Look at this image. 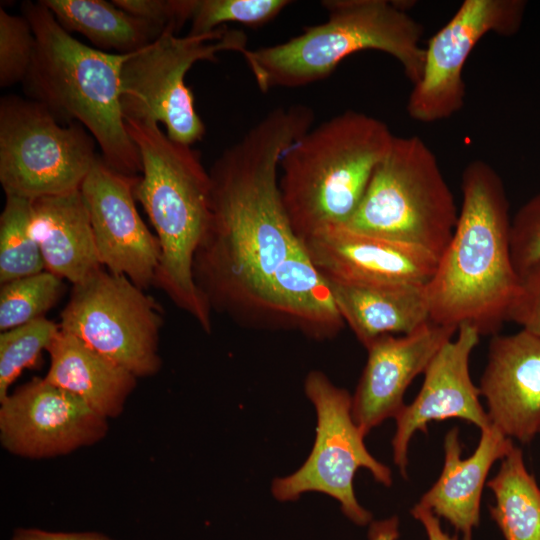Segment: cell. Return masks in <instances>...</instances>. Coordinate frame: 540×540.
I'll return each instance as SVG.
<instances>
[{
    "instance_id": "cell-29",
    "label": "cell",
    "mask_w": 540,
    "mask_h": 540,
    "mask_svg": "<svg viewBox=\"0 0 540 540\" xmlns=\"http://www.w3.org/2000/svg\"><path fill=\"white\" fill-rule=\"evenodd\" d=\"M289 0H193L190 34H206L226 23L262 26L283 11Z\"/></svg>"
},
{
    "instance_id": "cell-28",
    "label": "cell",
    "mask_w": 540,
    "mask_h": 540,
    "mask_svg": "<svg viewBox=\"0 0 540 540\" xmlns=\"http://www.w3.org/2000/svg\"><path fill=\"white\" fill-rule=\"evenodd\" d=\"M59 324L45 317L2 331L0 334V401L21 373L37 364L41 353L48 350Z\"/></svg>"
},
{
    "instance_id": "cell-32",
    "label": "cell",
    "mask_w": 540,
    "mask_h": 540,
    "mask_svg": "<svg viewBox=\"0 0 540 540\" xmlns=\"http://www.w3.org/2000/svg\"><path fill=\"white\" fill-rule=\"evenodd\" d=\"M127 13L164 32L177 33L190 21L193 0H112Z\"/></svg>"
},
{
    "instance_id": "cell-27",
    "label": "cell",
    "mask_w": 540,
    "mask_h": 540,
    "mask_svg": "<svg viewBox=\"0 0 540 540\" xmlns=\"http://www.w3.org/2000/svg\"><path fill=\"white\" fill-rule=\"evenodd\" d=\"M63 291V279L47 270L1 284V332L43 318Z\"/></svg>"
},
{
    "instance_id": "cell-15",
    "label": "cell",
    "mask_w": 540,
    "mask_h": 540,
    "mask_svg": "<svg viewBox=\"0 0 540 540\" xmlns=\"http://www.w3.org/2000/svg\"><path fill=\"white\" fill-rule=\"evenodd\" d=\"M456 334L455 340L446 342L428 365L416 398L395 417L393 459L404 477L410 440L417 431L426 433L430 422L459 418L481 430L491 425L469 372L470 355L481 335L470 324H462Z\"/></svg>"
},
{
    "instance_id": "cell-10",
    "label": "cell",
    "mask_w": 540,
    "mask_h": 540,
    "mask_svg": "<svg viewBox=\"0 0 540 540\" xmlns=\"http://www.w3.org/2000/svg\"><path fill=\"white\" fill-rule=\"evenodd\" d=\"M60 319L61 330L137 378L154 376L162 366V310L126 276L103 267L74 284Z\"/></svg>"
},
{
    "instance_id": "cell-21",
    "label": "cell",
    "mask_w": 540,
    "mask_h": 540,
    "mask_svg": "<svg viewBox=\"0 0 540 540\" xmlns=\"http://www.w3.org/2000/svg\"><path fill=\"white\" fill-rule=\"evenodd\" d=\"M45 379L82 399L105 418L122 414L137 377L111 359L60 329L47 350Z\"/></svg>"
},
{
    "instance_id": "cell-4",
    "label": "cell",
    "mask_w": 540,
    "mask_h": 540,
    "mask_svg": "<svg viewBox=\"0 0 540 540\" xmlns=\"http://www.w3.org/2000/svg\"><path fill=\"white\" fill-rule=\"evenodd\" d=\"M142 171L134 189L160 246L154 285L207 333L212 311L193 277V260L211 216V179L197 151L171 140L154 122L125 119Z\"/></svg>"
},
{
    "instance_id": "cell-17",
    "label": "cell",
    "mask_w": 540,
    "mask_h": 540,
    "mask_svg": "<svg viewBox=\"0 0 540 540\" xmlns=\"http://www.w3.org/2000/svg\"><path fill=\"white\" fill-rule=\"evenodd\" d=\"M456 332L429 321L409 334L385 335L365 347L367 362L352 396V416L365 435L396 417L408 386Z\"/></svg>"
},
{
    "instance_id": "cell-16",
    "label": "cell",
    "mask_w": 540,
    "mask_h": 540,
    "mask_svg": "<svg viewBox=\"0 0 540 540\" xmlns=\"http://www.w3.org/2000/svg\"><path fill=\"white\" fill-rule=\"evenodd\" d=\"M311 261L328 281L359 286L425 285L438 257L418 246L328 228L302 240Z\"/></svg>"
},
{
    "instance_id": "cell-19",
    "label": "cell",
    "mask_w": 540,
    "mask_h": 540,
    "mask_svg": "<svg viewBox=\"0 0 540 540\" xmlns=\"http://www.w3.org/2000/svg\"><path fill=\"white\" fill-rule=\"evenodd\" d=\"M510 439L491 424L481 430L474 453L461 459L458 428L449 430L444 440L441 475L418 504L446 519L463 535V540H472L473 529L480 520L481 496L487 475L495 461L503 459L513 449Z\"/></svg>"
},
{
    "instance_id": "cell-33",
    "label": "cell",
    "mask_w": 540,
    "mask_h": 540,
    "mask_svg": "<svg viewBox=\"0 0 540 540\" xmlns=\"http://www.w3.org/2000/svg\"><path fill=\"white\" fill-rule=\"evenodd\" d=\"M513 321L540 337V263L520 275V284L508 312Z\"/></svg>"
},
{
    "instance_id": "cell-30",
    "label": "cell",
    "mask_w": 540,
    "mask_h": 540,
    "mask_svg": "<svg viewBox=\"0 0 540 540\" xmlns=\"http://www.w3.org/2000/svg\"><path fill=\"white\" fill-rule=\"evenodd\" d=\"M32 27L22 15L9 14L0 7V86L24 81L35 51Z\"/></svg>"
},
{
    "instance_id": "cell-13",
    "label": "cell",
    "mask_w": 540,
    "mask_h": 540,
    "mask_svg": "<svg viewBox=\"0 0 540 540\" xmlns=\"http://www.w3.org/2000/svg\"><path fill=\"white\" fill-rule=\"evenodd\" d=\"M108 419L82 399L33 378L0 401V442L12 455L47 459L100 442Z\"/></svg>"
},
{
    "instance_id": "cell-12",
    "label": "cell",
    "mask_w": 540,
    "mask_h": 540,
    "mask_svg": "<svg viewBox=\"0 0 540 540\" xmlns=\"http://www.w3.org/2000/svg\"><path fill=\"white\" fill-rule=\"evenodd\" d=\"M526 6L524 0H464L425 47L422 74L406 105L409 117L432 123L459 112L466 96L463 70L472 50L488 33L516 34Z\"/></svg>"
},
{
    "instance_id": "cell-6",
    "label": "cell",
    "mask_w": 540,
    "mask_h": 540,
    "mask_svg": "<svg viewBox=\"0 0 540 540\" xmlns=\"http://www.w3.org/2000/svg\"><path fill=\"white\" fill-rule=\"evenodd\" d=\"M326 22L304 28L291 39L242 56L262 92L294 88L328 77L348 56L366 50L396 59L416 84L422 74L423 26L409 13L408 1L325 0Z\"/></svg>"
},
{
    "instance_id": "cell-11",
    "label": "cell",
    "mask_w": 540,
    "mask_h": 540,
    "mask_svg": "<svg viewBox=\"0 0 540 540\" xmlns=\"http://www.w3.org/2000/svg\"><path fill=\"white\" fill-rule=\"evenodd\" d=\"M304 389L317 414L315 442L297 471L273 481L272 494L279 501H295L305 492L324 493L339 502L349 520L365 526L372 522V514L356 499L354 476L363 467L377 482L389 487L391 471L367 450L365 434L353 419L352 396L347 390L335 386L317 370L308 373Z\"/></svg>"
},
{
    "instance_id": "cell-18",
    "label": "cell",
    "mask_w": 540,
    "mask_h": 540,
    "mask_svg": "<svg viewBox=\"0 0 540 540\" xmlns=\"http://www.w3.org/2000/svg\"><path fill=\"white\" fill-rule=\"evenodd\" d=\"M478 388L494 427L532 441L540 433V337L524 329L493 335Z\"/></svg>"
},
{
    "instance_id": "cell-26",
    "label": "cell",
    "mask_w": 540,
    "mask_h": 540,
    "mask_svg": "<svg viewBox=\"0 0 540 540\" xmlns=\"http://www.w3.org/2000/svg\"><path fill=\"white\" fill-rule=\"evenodd\" d=\"M30 200L6 196L0 216V284L45 270L30 228Z\"/></svg>"
},
{
    "instance_id": "cell-2",
    "label": "cell",
    "mask_w": 540,
    "mask_h": 540,
    "mask_svg": "<svg viewBox=\"0 0 540 540\" xmlns=\"http://www.w3.org/2000/svg\"><path fill=\"white\" fill-rule=\"evenodd\" d=\"M462 203L452 237L426 284L430 321L498 334L520 284L511 257L509 201L488 162H469L461 174Z\"/></svg>"
},
{
    "instance_id": "cell-1",
    "label": "cell",
    "mask_w": 540,
    "mask_h": 540,
    "mask_svg": "<svg viewBox=\"0 0 540 540\" xmlns=\"http://www.w3.org/2000/svg\"><path fill=\"white\" fill-rule=\"evenodd\" d=\"M313 120L305 105L275 108L209 170L211 216L194 255L193 277L212 312L273 328L272 281L301 244L283 205L280 161Z\"/></svg>"
},
{
    "instance_id": "cell-8",
    "label": "cell",
    "mask_w": 540,
    "mask_h": 540,
    "mask_svg": "<svg viewBox=\"0 0 540 540\" xmlns=\"http://www.w3.org/2000/svg\"><path fill=\"white\" fill-rule=\"evenodd\" d=\"M241 30L223 26L206 34L178 36L164 32L129 54L121 72V106L125 119L162 123L167 136L191 146L202 140L205 125L196 111L185 76L199 61H217L221 52L243 54L248 48Z\"/></svg>"
},
{
    "instance_id": "cell-14",
    "label": "cell",
    "mask_w": 540,
    "mask_h": 540,
    "mask_svg": "<svg viewBox=\"0 0 540 540\" xmlns=\"http://www.w3.org/2000/svg\"><path fill=\"white\" fill-rule=\"evenodd\" d=\"M138 179L113 170L98 155L80 191L102 266L145 290L154 285L160 246L135 205Z\"/></svg>"
},
{
    "instance_id": "cell-23",
    "label": "cell",
    "mask_w": 540,
    "mask_h": 540,
    "mask_svg": "<svg viewBox=\"0 0 540 540\" xmlns=\"http://www.w3.org/2000/svg\"><path fill=\"white\" fill-rule=\"evenodd\" d=\"M328 283L345 324L364 347L385 335L409 334L430 321L426 284Z\"/></svg>"
},
{
    "instance_id": "cell-34",
    "label": "cell",
    "mask_w": 540,
    "mask_h": 540,
    "mask_svg": "<svg viewBox=\"0 0 540 540\" xmlns=\"http://www.w3.org/2000/svg\"><path fill=\"white\" fill-rule=\"evenodd\" d=\"M10 540H114L98 532H51L39 528H17Z\"/></svg>"
},
{
    "instance_id": "cell-35",
    "label": "cell",
    "mask_w": 540,
    "mask_h": 540,
    "mask_svg": "<svg viewBox=\"0 0 540 540\" xmlns=\"http://www.w3.org/2000/svg\"><path fill=\"white\" fill-rule=\"evenodd\" d=\"M411 514L424 527L428 540H458L457 536H450L443 531L438 517L429 509L417 503Z\"/></svg>"
},
{
    "instance_id": "cell-7",
    "label": "cell",
    "mask_w": 540,
    "mask_h": 540,
    "mask_svg": "<svg viewBox=\"0 0 540 540\" xmlns=\"http://www.w3.org/2000/svg\"><path fill=\"white\" fill-rule=\"evenodd\" d=\"M458 214L432 149L419 136L395 137L344 227L418 246L439 258Z\"/></svg>"
},
{
    "instance_id": "cell-25",
    "label": "cell",
    "mask_w": 540,
    "mask_h": 540,
    "mask_svg": "<svg viewBox=\"0 0 540 540\" xmlns=\"http://www.w3.org/2000/svg\"><path fill=\"white\" fill-rule=\"evenodd\" d=\"M487 485L495 504L492 518L505 540H540V488L527 471L522 450L513 449Z\"/></svg>"
},
{
    "instance_id": "cell-5",
    "label": "cell",
    "mask_w": 540,
    "mask_h": 540,
    "mask_svg": "<svg viewBox=\"0 0 540 540\" xmlns=\"http://www.w3.org/2000/svg\"><path fill=\"white\" fill-rule=\"evenodd\" d=\"M395 137L380 119L346 110L311 127L287 148L279 187L301 241L349 221Z\"/></svg>"
},
{
    "instance_id": "cell-22",
    "label": "cell",
    "mask_w": 540,
    "mask_h": 540,
    "mask_svg": "<svg viewBox=\"0 0 540 540\" xmlns=\"http://www.w3.org/2000/svg\"><path fill=\"white\" fill-rule=\"evenodd\" d=\"M271 308L273 328L298 330L318 340L336 336L345 324L328 281L302 241L275 273Z\"/></svg>"
},
{
    "instance_id": "cell-24",
    "label": "cell",
    "mask_w": 540,
    "mask_h": 540,
    "mask_svg": "<svg viewBox=\"0 0 540 540\" xmlns=\"http://www.w3.org/2000/svg\"><path fill=\"white\" fill-rule=\"evenodd\" d=\"M67 32L86 37L96 49L118 54L135 52L157 39L163 32L135 17L112 1L40 0Z\"/></svg>"
},
{
    "instance_id": "cell-3",
    "label": "cell",
    "mask_w": 540,
    "mask_h": 540,
    "mask_svg": "<svg viewBox=\"0 0 540 540\" xmlns=\"http://www.w3.org/2000/svg\"><path fill=\"white\" fill-rule=\"evenodd\" d=\"M21 12L36 40L23 81L27 96L45 106L59 122L81 124L113 170L138 176L141 158L126 129L121 106V72L130 53L106 52L80 42L41 1L23 2Z\"/></svg>"
},
{
    "instance_id": "cell-31",
    "label": "cell",
    "mask_w": 540,
    "mask_h": 540,
    "mask_svg": "<svg viewBox=\"0 0 540 540\" xmlns=\"http://www.w3.org/2000/svg\"><path fill=\"white\" fill-rule=\"evenodd\" d=\"M510 249L519 276L540 263V193L523 204L511 220Z\"/></svg>"
},
{
    "instance_id": "cell-9",
    "label": "cell",
    "mask_w": 540,
    "mask_h": 540,
    "mask_svg": "<svg viewBox=\"0 0 540 540\" xmlns=\"http://www.w3.org/2000/svg\"><path fill=\"white\" fill-rule=\"evenodd\" d=\"M97 154L79 123L66 126L42 104L8 95L0 101V183L5 196L35 199L80 189Z\"/></svg>"
},
{
    "instance_id": "cell-20",
    "label": "cell",
    "mask_w": 540,
    "mask_h": 540,
    "mask_svg": "<svg viewBox=\"0 0 540 540\" xmlns=\"http://www.w3.org/2000/svg\"><path fill=\"white\" fill-rule=\"evenodd\" d=\"M30 208L45 270L74 285L103 268L80 189L32 199Z\"/></svg>"
},
{
    "instance_id": "cell-36",
    "label": "cell",
    "mask_w": 540,
    "mask_h": 540,
    "mask_svg": "<svg viewBox=\"0 0 540 540\" xmlns=\"http://www.w3.org/2000/svg\"><path fill=\"white\" fill-rule=\"evenodd\" d=\"M399 537V519L392 516L387 519L372 521L369 526V540H397Z\"/></svg>"
}]
</instances>
